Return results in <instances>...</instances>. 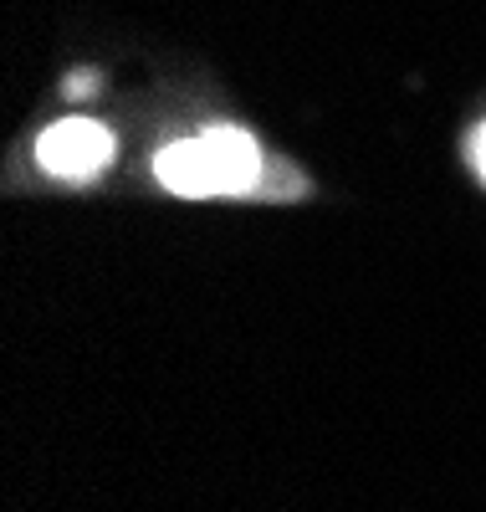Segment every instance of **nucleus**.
Segmentation results:
<instances>
[{
  "label": "nucleus",
  "mask_w": 486,
  "mask_h": 512,
  "mask_svg": "<svg viewBox=\"0 0 486 512\" xmlns=\"http://www.w3.org/2000/svg\"><path fill=\"white\" fill-rule=\"evenodd\" d=\"M113 159V134L93 118H62L36 139V164L62 180H87Z\"/></svg>",
  "instance_id": "nucleus-2"
},
{
  "label": "nucleus",
  "mask_w": 486,
  "mask_h": 512,
  "mask_svg": "<svg viewBox=\"0 0 486 512\" xmlns=\"http://www.w3.org/2000/svg\"><path fill=\"white\" fill-rule=\"evenodd\" d=\"M154 175L174 195H241L261 175V154L241 128H210L200 139L169 144L154 164Z\"/></svg>",
  "instance_id": "nucleus-1"
},
{
  "label": "nucleus",
  "mask_w": 486,
  "mask_h": 512,
  "mask_svg": "<svg viewBox=\"0 0 486 512\" xmlns=\"http://www.w3.org/2000/svg\"><path fill=\"white\" fill-rule=\"evenodd\" d=\"M471 159H476V169H481V180H486V123L476 128V139H471Z\"/></svg>",
  "instance_id": "nucleus-3"
}]
</instances>
